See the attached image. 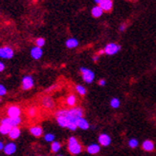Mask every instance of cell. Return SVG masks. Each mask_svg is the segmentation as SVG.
Instances as JSON below:
<instances>
[{
  "mask_svg": "<svg viewBox=\"0 0 156 156\" xmlns=\"http://www.w3.org/2000/svg\"><path fill=\"white\" fill-rule=\"evenodd\" d=\"M98 141H99V143H100L101 146H103V147H108L109 145L111 144V138H110V136H109L108 134L103 133V134H101L99 136Z\"/></svg>",
  "mask_w": 156,
  "mask_h": 156,
  "instance_id": "10",
  "label": "cell"
},
{
  "mask_svg": "<svg viewBox=\"0 0 156 156\" xmlns=\"http://www.w3.org/2000/svg\"><path fill=\"white\" fill-rule=\"evenodd\" d=\"M66 103L70 107H74L76 105V103H77V97L75 95H73V94L69 95L67 97V99H66Z\"/></svg>",
  "mask_w": 156,
  "mask_h": 156,
  "instance_id": "22",
  "label": "cell"
},
{
  "mask_svg": "<svg viewBox=\"0 0 156 156\" xmlns=\"http://www.w3.org/2000/svg\"><path fill=\"white\" fill-rule=\"evenodd\" d=\"M51 147H52V151H53V152H58V151L60 150L61 145H60V143H59V142L54 141V142L52 143V146H51Z\"/></svg>",
  "mask_w": 156,
  "mask_h": 156,
  "instance_id": "25",
  "label": "cell"
},
{
  "mask_svg": "<svg viewBox=\"0 0 156 156\" xmlns=\"http://www.w3.org/2000/svg\"><path fill=\"white\" fill-rule=\"evenodd\" d=\"M36 47H38V48H42V47L45 45V39L42 37L37 38L36 41Z\"/></svg>",
  "mask_w": 156,
  "mask_h": 156,
  "instance_id": "29",
  "label": "cell"
},
{
  "mask_svg": "<svg viewBox=\"0 0 156 156\" xmlns=\"http://www.w3.org/2000/svg\"><path fill=\"white\" fill-rule=\"evenodd\" d=\"M65 45L68 49H74L79 46V41H78V39H76V38H69L66 41Z\"/></svg>",
  "mask_w": 156,
  "mask_h": 156,
  "instance_id": "19",
  "label": "cell"
},
{
  "mask_svg": "<svg viewBox=\"0 0 156 156\" xmlns=\"http://www.w3.org/2000/svg\"><path fill=\"white\" fill-rule=\"evenodd\" d=\"M42 105L45 108H48V110H52V108L55 107V102L53 98L49 97V96H45L42 99Z\"/></svg>",
  "mask_w": 156,
  "mask_h": 156,
  "instance_id": "12",
  "label": "cell"
},
{
  "mask_svg": "<svg viewBox=\"0 0 156 156\" xmlns=\"http://www.w3.org/2000/svg\"><path fill=\"white\" fill-rule=\"evenodd\" d=\"M105 84H106V81H105V79H101V80L99 81V85H100V86H102V87L105 86Z\"/></svg>",
  "mask_w": 156,
  "mask_h": 156,
  "instance_id": "32",
  "label": "cell"
},
{
  "mask_svg": "<svg viewBox=\"0 0 156 156\" xmlns=\"http://www.w3.org/2000/svg\"><path fill=\"white\" fill-rule=\"evenodd\" d=\"M121 50V46L116 44V43H109L105 47V53H106L107 55H114L117 52H119Z\"/></svg>",
  "mask_w": 156,
  "mask_h": 156,
  "instance_id": "6",
  "label": "cell"
},
{
  "mask_svg": "<svg viewBox=\"0 0 156 156\" xmlns=\"http://www.w3.org/2000/svg\"><path fill=\"white\" fill-rule=\"evenodd\" d=\"M4 147H5L4 144H3L2 142H0V151H1V150H4Z\"/></svg>",
  "mask_w": 156,
  "mask_h": 156,
  "instance_id": "36",
  "label": "cell"
},
{
  "mask_svg": "<svg viewBox=\"0 0 156 156\" xmlns=\"http://www.w3.org/2000/svg\"><path fill=\"white\" fill-rule=\"evenodd\" d=\"M4 69H5V66H4V64L2 63V62H0V73L3 72V71H4Z\"/></svg>",
  "mask_w": 156,
  "mask_h": 156,
  "instance_id": "34",
  "label": "cell"
},
{
  "mask_svg": "<svg viewBox=\"0 0 156 156\" xmlns=\"http://www.w3.org/2000/svg\"><path fill=\"white\" fill-rule=\"evenodd\" d=\"M34 87V79L32 76H25L22 79V89L23 90H30Z\"/></svg>",
  "mask_w": 156,
  "mask_h": 156,
  "instance_id": "9",
  "label": "cell"
},
{
  "mask_svg": "<svg viewBox=\"0 0 156 156\" xmlns=\"http://www.w3.org/2000/svg\"><path fill=\"white\" fill-rule=\"evenodd\" d=\"M19 136H20V129H19L18 127H17V128H13V129H11V131H10V133H9V137H10L11 139L15 140V139H17Z\"/></svg>",
  "mask_w": 156,
  "mask_h": 156,
  "instance_id": "21",
  "label": "cell"
},
{
  "mask_svg": "<svg viewBox=\"0 0 156 156\" xmlns=\"http://www.w3.org/2000/svg\"><path fill=\"white\" fill-rule=\"evenodd\" d=\"M98 59H99V55H96V56L94 57V61H98Z\"/></svg>",
  "mask_w": 156,
  "mask_h": 156,
  "instance_id": "37",
  "label": "cell"
},
{
  "mask_svg": "<svg viewBox=\"0 0 156 156\" xmlns=\"http://www.w3.org/2000/svg\"><path fill=\"white\" fill-rule=\"evenodd\" d=\"M81 72L82 73V78H83V81L87 84H91L95 79V73H93L91 69H87V68H84L82 67L81 68Z\"/></svg>",
  "mask_w": 156,
  "mask_h": 156,
  "instance_id": "4",
  "label": "cell"
},
{
  "mask_svg": "<svg viewBox=\"0 0 156 156\" xmlns=\"http://www.w3.org/2000/svg\"><path fill=\"white\" fill-rule=\"evenodd\" d=\"M121 105V101L119 98H117V97H113L111 98L110 100V107L113 108H118Z\"/></svg>",
  "mask_w": 156,
  "mask_h": 156,
  "instance_id": "23",
  "label": "cell"
},
{
  "mask_svg": "<svg viewBox=\"0 0 156 156\" xmlns=\"http://www.w3.org/2000/svg\"><path fill=\"white\" fill-rule=\"evenodd\" d=\"M76 90H77L78 93L81 94V95H85V93H86V89H85L82 85H77L76 86Z\"/></svg>",
  "mask_w": 156,
  "mask_h": 156,
  "instance_id": "27",
  "label": "cell"
},
{
  "mask_svg": "<svg viewBox=\"0 0 156 156\" xmlns=\"http://www.w3.org/2000/svg\"><path fill=\"white\" fill-rule=\"evenodd\" d=\"M12 128L8 127V126H5V125H0V133L2 134H9L10 131H11Z\"/></svg>",
  "mask_w": 156,
  "mask_h": 156,
  "instance_id": "24",
  "label": "cell"
},
{
  "mask_svg": "<svg viewBox=\"0 0 156 156\" xmlns=\"http://www.w3.org/2000/svg\"><path fill=\"white\" fill-rule=\"evenodd\" d=\"M91 13H92V15H93V17L99 18V17H101V16L103 15L104 11L102 10V8H101V7L98 5V6H95V7H93V8H92Z\"/></svg>",
  "mask_w": 156,
  "mask_h": 156,
  "instance_id": "16",
  "label": "cell"
},
{
  "mask_svg": "<svg viewBox=\"0 0 156 156\" xmlns=\"http://www.w3.org/2000/svg\"><path fill=\"white\" fill-rule=\"evenodd\" d=\"M78 128H80L82 129H88L89 127H90V125L88 123V121L84 118V117H82V118H81L79 121H78Z\"/></svg>",
  "mask_w": 156,
  "mask_h": 156,
  "instance_id": "18",
  "label": "cell"
},
{
  "mask_svg": "<svg viewBox=\"0 0 156 156\" xmlns=\"http://www.w3.org/2000/svg\"><path fill=\"white\" fill-rule=\"evenodd\" d=\"M28 114L30 117H35L37 114V110L36 108L32 107V108H28Z\"/></svg>",
  "mask_w": 156,
  "mask_h": 156,
  "instance_id": "28",
  "label": "cell"
},
{
  "mask_svg": "<svg viewBox=\"0 0 156 156\" xmlns=\"http://www.w3.org/2000/svg\"><path fill=\"white\" fill-rule=\"evenodd\" d=\"M128 146L131 147V149H135L139 146V141L135 138H131L129 141H128Z\"/></svg>",
  "mask_w": 156,
  "mask_h": 156,
  "instance_id": "26",
  "label": "cell"
},
{
  "mask_svg": "<svg viewBox=\"0 0 156 156\" xmlns=\"http://www.w3.org/2000/svg\"><path fill=\"white\" fill-rule=\"evenodd\" d=\"M56 117H57V122L61 128H67L68 126V118H67V110L62 108L56 112Z\"/></svg>",
  "mask_w": 156,
  "mask_h": 156,
  "instance_id": "3",
  "label": "cell"
},
{
  "mask_svg": "<svg viewBox=\"0 0 156 156\" xmlns=\"http://www.w3.org/2000/svg\"><path fill=\"white\" fill-rule=\"evenodd\" d=\"M99 6L102 8L104 12H110L113 8V2L111 0H101Z\"/></svg>",
  "mask_w": 156,
  "mask_h": 156,
  "instance_id": "11",
  "label": "cell"
},
{
  "mask_svg": "<svg viewBox=\"0 0 156 156\" xmlns=\"http://www.w3.org/2000/svg\"><path fill=\"white\" fill-rule=\"evenodd\" d=\"M13 56V51L10 47H3L0 48V57L3 59H11Z\"/></svg>",
  "mask_w": 156,
  "mask_h": 156,
  "instance_id": "7",
  "label": "cell"
},
{
  "mask_svg": "<svg viewBox=\"0 0 156 156\" xmlns=\"http://www.w3.org/2000/svg\"><path fill=\"white\" fill-rule=\"evenodd\" d=\"M30 132H31V133H32L34 136H36V137H40V136L42 135L43 130H42V129H41L40 126H35V127H32V128L30 129Z\"/></svg>",
  "mask_w": 156,
  "mask_h": 156,
  "instance_id": "20",
  "label": "cell"
},
{
  "mask_svg": "<svg viewBox=\"0 0 156 156\" xmlns=\"http://www.w3.org/2000/svg\"><path fill=\"white\" fill-rule=\"evenodd\" d=\"M57 88V85H54V86H52L51 88H49V89H47L46 90V91H51V90H55Z\"/></svg>",
  "mask_w": 156,
  "mask_h": 156,
  "instance_id": "35",
  "label": "cell"
},
{
  "mask_svg": "<svg viewBox=\"0 0 156 156\" xmlns=\"http://www.w3.org/2000/svg\"><path fill=\"white\" fill-rule=\"evenodd\" d=\"M83 117V111L81 108H72L67 110V118H68V126L67 129L70 130H76L78 128V121Z\"/></svg>",
  "mask_w": 156,
  "mask_h": 156,
  "instance_id": "1",
  "label": "cell"
},
{
  "mask_svg": "<svg viewBox=\"0 0 156 156\" xmlns=\"http://www.w3.org/2000/svg\"><path fill=\"white\" fill-rule=\"evenodd\" d=\"M7 93V90L3 85H0V96H3Z\"/></svg>",
  "mask_w": 156,
  "mask_h": 156,
  "instance_id": "31",
  "label": "cell"
},
{
  "mask_svg": "<svg viewBox=\"0 0 156 156\" xmlns=\"http://www.w3.org/2000/svg\"><path fill=\"white\" fill-rule=\"evenodd\" d=\"M68 151H70V153H72L74 155L80 154L82 151V145L79 143V141L77 140L76 137L72 136L70 137L68 140Z\"/></svg>",
  "mask_w": 156,
  "mask_h": 156,
  "instance_id": "2",
  "label": "cell"
},
{
  "mask_svg": "<svg viewBox=\"0 0 156 156\" xmlns=\"http://www.w3.org/2000/svg\"><path fill=\"white\" fill-rule=\"evenodd\" d=\"M43 54V51H42V49L41 48H38V47H34V48L31 50V55L34 59H40L41 56Z\"/></svg>",
  "mask_w": 156,
  "mask_h": 156,
  "instance_id": "13",
  "label": "cell"
},
{
  "mask_svg": "<svg viewBox=\"0 0 156 156\" xmlns=\"http://www.w3.org/2000/svg\"><path fill=\"white\" fill-rule=\"evenodd\" d=\"M126 24H122L120 26V32H124V30H126Z\"/></svg>",
  "mask_w": 156,
  "mask_h": 156,
  "instance_id": "33",
  "label": "cell"
},
{
  "mask_svg": "<svg viewBox=\"0 0 156 156\" xmlns=\"http://www.w3.org/2000/svg\"><path fill=\"white\" fill-rule=\"evenodd\" d=\"M86 151L89 154H92V155L97 154L101 151V146L99 144H91L87 147Z\"/></svg>",
  "mask_w": 156,
  "mask_h": 156,
  "instance_id": "14",
  "label": "cell"
},
{
  "mask_svg": "<svg viewBox=\"0 0 156 156\" xmlns=\"http://www.w3.org/2000/svg\"><path fill=\"white\" fill-rule=\"evenodd\" d=\"M59 156H62V155H59Z\"/></svg>",
  "mask_w": 156,
  "mask_h": 156,
  "instance_id": "38",
  "label": "cell"
},
{
  "mask_svg": "<svg viewBox=\"0 0 156 156\" xmlns=\"http://www.w3.org/2000/svg\"><path fill=\"white\" fill-rule=\"evenodd\" d=\"M45 140H46V141H47V142H54V140H55V135L54 134H52V133H48V134H46L45 135Z\"/></svg>",
  "mask_w": 156,
  "mask_h": 156,
  "instance_id": "30",
  "label": "cell"
},
{
  "mask_svg": "<svg viewBox=\"0 0 156 156\" xmlns=\"http://www.w3.org/2000/svg\"><path fill=\"white\" fill-rule=\"evenodd\" d=\"M143 150L146 151H151L154 150V143L151 141V140H145L142 144Z\"/></svg>",
  "mask_w": 156,
  "mask_h": 156,
  "instance_id": "17",
  "label": "cell"
},
{
  "mask_svg": "<svg viewBox=\"0 0 156 156\" xmlns=\"http://www.w3.org/2000/svg\"><path fill=\"white\" fill-rule=\"evenodd\" d=\"M1 125H5V126H8L10 128H17L18 127V125L21 123V118L18 117V118H10V117H6V118H3L1 121H0Z\"/></svg>",
  "mask_w": 156,
  "mask_h": 156,
  "instance_id": "5",
  "label": "cell"
},
{
  "mask_svg": "<svg viewBox=\"0 0 156 156\" xmlns=\"http://www.w3.org/2000/svg\"><path fill=\"white\" fill-rule=\"evenodd\" d=\"M4 151L6 154L8 155H11V154H13L15 151H17V146L13 143H9L7 144L4 147Z\"/></svg>",
  "mask_w": 156,
  "mask_h": 156,
  "instance_id": "15",
  "label": "cell"
},
{
  "mask_svg": "<svg viewBox=\"0 0 156 156\" xmlns=\"http://www.w3.org/2000/svg\"><path fill=\"white\" fill-rule=\"evenodd\" d=\"M21 111L17 106H11L7 111V114L10 118H18L20 116Z\"/></svg>",
  "mask_w": 156,
  "mask_h": 156,
  "instance_id": "8",
  "label": "cell"
}]
</instances>
